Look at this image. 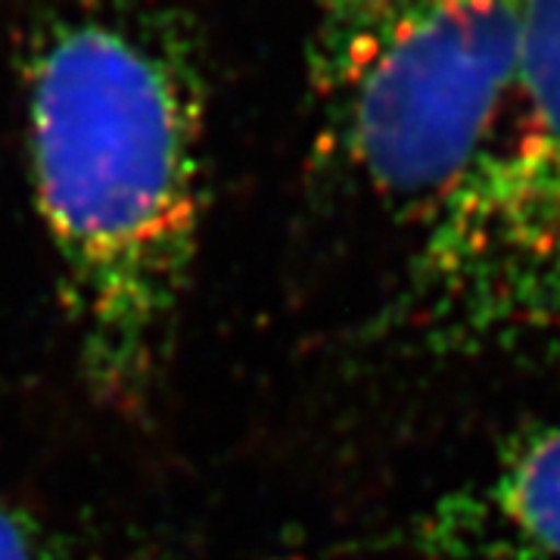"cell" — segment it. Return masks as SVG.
<instances>
[{"mask_svg":"<svg viewBox=\"0 0 560 560\" xmlns=\"http://www.w3.org/2000/svg\"><path fill=\"white\" fill-rule=\"evenodd\" d=\"M399 545L423 560H560V420L514 436L486 474L420 511Z\"/></svg>","mask_w":560,"mask_h":560,"instance_id":"4","label":"cell"},{"mask_svg":"<svg viewBox=\"0 0 560 560\" xmlns=\"http://www.w3.org/2000/svg\"><path fill=\"white\" fill-rule=\"evenodd\" d=\"M0 560H106L79 536L20 504L0 501Z\"/></svg>","mask_w":560,"mask_h":560,"instance_id":"5","label":"cell"},{"mask_svg":"<svg viewBox=\"0 0 560 560\" xmlns=\"http://www.w3.org/2000/svg\"><path fill=\"white\" fill-rule=\"evenodd\" d=\"M529 0H315L308 81L330 153L427 219L492 143Z\"/></svg>","mask_w":560,"mask_h":560,"instance_id":"2","label":"cell"},{"mask_svg":"<svg viewBox=\"0 0 560 560\" xmlns=\"http://www.w3.org/2000/svg\"><path fill=\"white\" fill-rule=\"evenodd\" d=\"M25 153L81 377L138 411L206 221V81L187 28L135 0L50 16L25 54Z\"/></svg>","mask_w":560,"mask_h":560,"instance_id":"1","label":"cell"},{"mask_svg":"<svg viewBox=\"0 0 560 560\" xmlns=\"http://www.w3.org/2000/svg\"><path fill=\"white\" fill-rule=\"evenodd\" d=\"M401 308L455 352L560 327V0H529L499 131L430 215Z\"/></svg>","mask_w":560,"mask_h":560,"instance_id":"3","label":"cell"}]
</instances>
